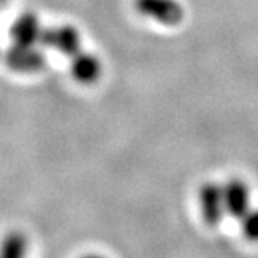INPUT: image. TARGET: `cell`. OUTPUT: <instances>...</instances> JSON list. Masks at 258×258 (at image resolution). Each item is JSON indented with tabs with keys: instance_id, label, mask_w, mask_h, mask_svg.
<instances>
[{
	"instance_id": "cell-1",
	"label": "cell",
	"mask_w": 258,
	"mask_h": 258,
	"mask_svg": "<svg viewBox=\"0 0 258 258\" xmlns=\"http://www.w3.org/2000/svg\"><path fill=\"white\" fill-rule=\"evenodd\" d=\"M39 44L56 50L67 56H73L80 51L81 47V36L75 27L61 25L42 30Z\"/></svg>"
},
{
	"instance_id": "cell-2",
	"label": "cell",
	"mask_w": 258,
	"mask_h": 258,
	"mask_svg": "<svg viewBox=\"0 0 258 258\" xmlns=\"http://www.w3.org/2000/svg\"><path fill=\"white\" fill-rule=\"evenodd\" d=\"M136 8L165 25H177L183 19V10L176 0H136Z\"/></svg>"
},
{
	"instance_id": "cell-3",
	"label": "cell",
	"mask_w": 258,
	"mask_h": 258,
	"mask_svg": "<svg viewBox=\"0 0 258 258\" xmlns=\"http://www.w3.org/2000/svg\"><path fill=\"white\" fill-rule=\"evenodd\" d=\"M5 62L16 72H38L45 66V56L34 45H13L5 53Z\"/></svg>"
},
{
	"instance_id": "cell-4",
	"label": "cell",
	"mask_w": 258,
	"mask_h": 258,
	"mask_svg": "<svg viewBox=\"0 0 258 258\" xmlns=\"http://www.w3.org/2000/svg\"><path fill=\"white\" fill-rule=\"evenodd\" d=\"M199 199L202 207V216H204L206 223L212 227L218 226L226 212L223 187L216 185L213 182L206 183L199 191Z\"/></svg>"
},
{
	"instance_id": "cell-5",
	"label": "cell",
	"mask_w": 258,
	"mask_h": 258,
	"mask_svg": "<svg viewBox=\"0 0 258 258\" xmlns=\"http://www.w3.org/2000/svg\"><path fill=\"white\" fill-rule=\"evenodd\" d=\"M226 212L236 219H241L250 210V196L247 185L239 179H230L223 187Z\"/></svg>"
},
{
	"instance_id": "cell-6",
	"label": "cell",
	"mask_w": 258,
	"mask_h": 258,
	"mask_svg": "<svg viewBox=\"0 0 258 258\" xmlns=\"http://www.w3.org/2000/svg\"><path fill=\"white\" fill-rule=\"evenodd\" d=\"M42 27L38 16L33 13H24L14 21L10 28V38L14 45H36L41 41Z\"/></svg>"
},
{
	"instance_id": "cell-7",
	"label": "cell",
	"mask_w": 258,
	"mask_h": 258,
	"mask_svg": "<svg viewBox=\"0 0 258 258\" xmlns=\"http://www.w3.org/2000/svg\"><path fill=\"white\" fill-rule=\"evenodd\" d=\"M70 72L72 77L81 84H92L95 83L101 75V62L97 56L90 53L78 51L73 54L70 61Z\"/></svg>"
},
{
	"instance_id": "cell-8",
	"label": "cell",
	"mask_w": 258,
	"mask_h": 258,
	"mask_svg": "<svg viewBox=\"0 0 258 258\" xmlns=\"http://www.w3.org/2000/svg\"><path fill=\"white\" fill-rule=\"evenodd\" d=\"M27 252V239L21 232L8 233L0 244V256L2 258H19Z\"/></svg>"
},
{
	"instance_id": "cell-9",
	"label": "cell",
	"mask_w": 258,
	"mask_h": 258,
	"mask_svg": "<svg viewBox=\"0 0 258 258\" xmlns=\"http://www.w3.org/2000/svg\"><path fill=\"white\" fill-rule=\"evenodd\" d=\"M243 233L250 241H258V210H249L241 218Z\"/></svg>"
},
{
	"instance_id": "cell-10",
	"label": "cell",
	"mask_w": 258,
	"mask_h": 258,
	"mask_svg": "<svg viewBox=\"0 0 258 258\" xmlns=\"http://www.w3.org/2000/svg\"><path fill=\"white\" fill-rule=\"evenodd\" d=\"M7 2V0H0V4H5Z\"/></svg>"
}]
</instances>
